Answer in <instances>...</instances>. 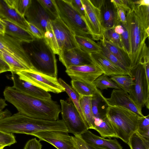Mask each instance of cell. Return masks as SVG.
<instances>
[{
    "instance_id": "1",
    "label": "cell",
    "mask_w": 149,
    "mask_h": 149,
    "mask_svg": "<svg viewBox=\"0 0 149 149\" xmlns=\"http://www.w3.org/2000/svg\"><path fill=\"white\" fill-rule=\"evenodd\" d=\"M130 9L126 15L127 26L130 39L129 56L130 70L149 58V48L146 43L149 37L146 32L149 27V6H139L131 0Z\"/></svg>"
},
{
    "instance_id": "2",
    "label": "cell",
    "mask_w": 149,
    "mask_h": 149,
    "mask_svg": "<svg viewBox=\"0 0 149 149\" xmlns=\"http://www.w3.org/2000/svg\"><path fill=\"white\" fill-rule=\"evenodd\" d=\"M5 100L14 106L18 112L28 117L49 120H57L61 107L51 100L42 99L6 86L3 91Z\"/></svg>"
},
{
    "instance_id": "3",
    "label": "cell",
    "mask_w": 149,
    "mask_h": 149,
    "mask_svg": "<svg viewBox=\"0 0 149 149\" xmlns=\"http://www.w3.org/2000/svg\"><path fill=\"white\" fill-rule=\"evenodd\" d=\"M106 116L118 138L127 144L143 117L125 108L109 104Z\"/></svg>"
},
{
    "instance_id": "4",
    "label": "cell",
    "mask_w": 149,
    "mask_h": 149,
    "mask_svg": "<svg viewBox=\"0 0 149 149\" xmlns=\"http://www.w3.org/2000/svg\"><path fill=\"white\" fill-rule=\"evenodd\" d=\"M28 51H26L36 72L57 78L58 70L55 54L45 39L35 38L28 43Z\"/></svg>"
},
{
    "instance_id": "5",
    "label": "cell",
    "mask_w": 149,
    "mask_h": 149,
    "mask_svg": "<svg viewBox=\"0 0 149 149\" xmlns=\"http://www.w3.org/2000/svg\"><path fill=\"white\" fill-rule=\"evenodd\" d=\"M75 35L59 17L51 20L44 38L54 53L58 56L63 51L78 47Z\"/></svg>"
},
{
    "instance_id": "6",
    "label": "cell",
    "mask_w": 149,
    "mask_h": 149,
    "mask_svg": "<svg viewBox=\"0 0 149 149\" xmlns=\"http://www.w3.org/2000/svg\"><path fill=\"white\" fill-rule=\"evenodd\" d=\"M55 0L59 17L74 34L91 36L84 17L73 8L69 0Z\"/></svg>"
},
{
    "instance_id": "7",
    "label": "cell",
    "mask_w": 149,
    "mask_h": 149,
    "mask_svg": "<svg viewBox=\"0 0 149 149\" xmlns=\"http://www.w3.org/2000/svg\"><path fill=\"white\" fill-rule=\"evenodd\" d=\"M134 84L129 93L130 97L141 113L145 106L149 109V82L146 77L144 63H140L131 70Z\"/></svg>"
},
{
    "instance_id": "8",
    "label": "cell",
    "mask_w": 149,
    "mask_h": 149,
    "mask_svg": "<svg viewBox=\"0 0 149 149\" xmlns=\"http://www.w3.org/2000/svg\"><path fill=\"white\" fill-rule=\"evenodd\" d=\"M69 99L68 101L60 100L62 120L68 133L74 136L79 135L88 130L72 101Z\"/></svg>"
},
{
    "instance_id": "9",
    "label": "cell",
    "mask_w": 149,
    "mask_h": 149,
    "mask_svg": "<svg viewBox=\"0 0 149 149\" xmlns=\"http://www.w3.org/2000/svg\"><path fill=\"white\" fill-rule=\"evenodd\" d=\"M21 79L47 91L59 93L65 91L64 88L57 78L52 77L32 70L16 72Z\"/></svg>"
},
{
    "instance_id": "10",
    "label": "cell",
    "mask_w": 149,
    "mask_h": 149,
    "mask_svg": "<svg viewBox=\"0 0 149 149\" xmlns=\"http://www.w3.org/2000/svg\"><path fill=\"white\" fill-rule=\"evenodd\" d=\"M81 0L84 9V19L91 38L94 40H100L105 30L102 24L100 10L90 0Z\"/></svg>"
},
{
    "instance_id": "11",
    "label": "cell",
    "mask_w": 149,
    "mask_h": 149,
    "mask_svg": "<svg viewBox=\"0 0 149 149\" xmlns=\"http://www.w3.org/2000/svg\"><path fill=\"white\" fill-rule=\"evenodd\" d=\"M22 43L5 34H0V50L22 62L32 70H35Z\"/></svg>"
},
{
    "instance_id": "12",
    "label": "cell",
    "mask_w": 149,
    "mask_h": 149,
    "mask_svg": "<svg viewBox=\"0 0 149 149\" xmlns=\"http://www.w3.org/2000/svg\"><path fill=\"white\" fill-rule=\"evenodd\" d=\"M24 17L27 21L36 26L44 33L53 19L46 12L38 0H32Z\"/></svg>"
},
{
    "instance_id": "13",
    "label": "cell",
    "mask_w": 149,
    "mask_h": 149,
    "mask_svg": "<svg viewBox=\"0 0 149 149\" xmlns=\"http://www.w3.org/2000/svg\"><path fill=\"white\" fill-rule=\"evenodd\" d=\"M67 132L52 130L40 132L32 136L38 138L40 141H46L57 149H73L72 137Z\"/></svg>"
},
{
    "instance_id": "14",
    "label": "cell",
    "mask_w": 149,
    "mask_h": 149,
    "mask_svg": "<svg viewBox=\"0 0 149 149\" xmlns=\"http://www.w3.org/2000/svg\"><path fill=\"white\" fill-rule=\"evenodd\" d=\"M65 72L72 80L92 84L97 77L104 74L102 71L93 64L79 66H72Z\"/></svg>"
},
{
    "instance_id": "15",
    "label": "cell",
    "mask_w": 149,
    "mask_h": 149,
    "mask_svg": "<svg viewBox=\"0 0 149 149\" xmlns=\"http://www.w3.org/2000/svg\"><path fill=\"white\" fill-rule=\"evenodd\" d=\"M60 61L66 69L72 66H79L92 64L89 54L79 47L63 51L58 55Z\"/></svg>"
},
{
    "instance_id": "16",
    "label": "cell",
    "mask_w": 149,
    "mask_h": 149,
    "mask_svg": "<svg viewBox=\"0 0 149 149\" xmlns=\"http://www.w3.org/2000/svg\"><path fill=\"white\" fill-rule=\"evenodd\" d=\"M11 78L13 82L12 87L16 90L38 98L51 100V96L48 92L20 78L15 72H11Z\"/></svg>"
},
{
    "instance_id": "17",
    "label": "cell",
    "mask_w": 149,
    "mask_h": 149,
    "mask_svg": "<svg viewBox=\"0 0 149 149\" xmlns=\"http://www.w3.org/2000/svg\"><path fill=\"white\" fill-rule=\"evenodd\" d=\"M108 104L113 106L122 107L131 111L142 117L144 116L140 112L129 94L121 89H114L110 97L106 98Z\"/></svg>"
},
{
    "instance_id": "18",
    "label": "cell",
    "mask_w": 149,
    "mask_h": 149,
    "mask_svg": "<svg viewBox=\"0 0 149 149\" xmlns=\"http://www.w3.org/2000/svg\"><path fill=\"white\" fill-rule=\"evenodd\" d=\"M78 136L89 146L102 149H123L116 138L106 139L95 134L88 130Z\"/></svg>"
},
{
    "instance_id": "19",
    "label": "cell",
    "mask_w": 149,
    "mask_h": 149,
    "mask_svg": "<svg viewBox=\"0 0 149 149\" xmlns=\"http://www.w3.org/2000/svg\"><path fill=\"white\" fill-rule=\"evenodd\" d=\"M92 64L100 68L108 76L127 75L101 53L89 54Z\"/></svg>"
},
{
    "instance_id": "20",
    "label": "cell",
    "mask_w": 149,
    "mask_h": 149,
    "mask_svg": "<svg viewBox=\"0 0 149 149\" xmlns=\"http://www.w3.org/2000/svg\"><path fill=\"white\" fill-rule=\"evenodd\" d=\"M100 10L102 25L105 30L114 29L116 24V9L111 0H102Z\"/></svg>"
},
{
    "instance_id": "21",
    "label": "cell",
    "mask_w": 149,
    "mask_h": 149,
    "mask_svg": "<svg viewBox=\"0 0 149 149\" xmlns=\"http://www.w3.org/2000/svg\"><path fill=\"white\" fill-rule=\"evenodd\" d=\"M5 28V34L22 43H28L35 38L28 31L8 21L0 18Z\"/></svg>"
},
{
    "instance_id": "22",
    "label": "cell",
    "mask_w": 149,
    "mask_h": 149,
    "mask_svg": "<svg viewBox=\"0 0 149 149\" xmlns=\"http://www.w3.org/2000/svg\"><path fill=\"white\" fill-rule=\"evenodd\" d=\"M0 18L13 23L28 31V22L10 7L5 0H0Z\"/></svg>"
},
{
    "instance_id": "23",
    "label": "cell",
    "mask_w": 149,
    "mask_h": 149,
    "mask_svg": "<svg viewBox=\"0 0 149 149\" xmlns=\"http://www.w3.org/2000/svg\"><path fill=\"white\" fill-rule=\"evenodd\" d=\"M91 104L95 121L104 119L106 117V111L109 104L106 98L97 88L92 96Z\"/></svg>"
},
{
    "instance_id": "24",
    "label": "cell",
    "mask_w": 149,
    "mask_h": 149,
    "mask_svg": "<svg viewBox=\"0 0 149 149\" xmlns=\"http://www.w3.org/2000/svg\"><path fill=\"white\" fill-rule=\"evenodd\" d=\"M92 96H80L79 99L80 105L88 130L91 129L94 130L95 127V119L92 112L91 104Z\"/></svg>"
},
{
    "instance_id": "25",
    "label": "cell",
    "mask_w": 149,
    "mask_h": 149,
    "mask_svg": "<svg viewBox=\"0 0 149 149\" xmlns=\"http://www.w3.org/2000/svg\"><path fill=\"white\" fill-rule=\"evenodd\" d=\"M74 38L78 47L83 51L88 53L100 52L102 48L98 43L92 38L85 36L75 35Z\"/></svg>"
},
{
    "instance_id": "26",
    "label": "cell",
    "mask_w": 149,
    "mask_h": 149,
    "mask_svg": "<svg viewBox=\"0 0 149 149\" xmlns=\"http://www.w3.org/2000/svg\"><path fill=\"white\" fill-rule=\"evenodd\" d=\"M102 40L108 50L115 56L126 68L130 70V62L128 55L123 49L105 40L103 36Z\"/></svg>"
},
{
    "instance_id": "27",
    "label": "cell",
    "mask_w": 149,
    "mask_h": 149,
    "mask_svg": "<svg viewBox=\"0 0 149 149\" xmlns=\"http://www.w3.org/2000/svg\"><path fill=\"white\" fill-rule=\"evenodd\" d=\"M94 124V130L98 132L101 137H107L109 139L111 138H118L107 117L104 119L95 121Z\"/></svg>"
},
{
    "instance_id": "28",
    "label": "cell",
    "mask_w": 149,
    "mask_h": 149,
    "mask_svg": "<svg viewBox=\"0 0 149 149\" xmlns=\"http://www.w3.org/2000/svg\"><path fill=\"white\" fill-rule=\"evenodd\" d=\"M0 55L9 68L11 72H17L24 70H31L22 62L1 50H0Z\"/></svg>"
},
{
    "instance_id": "29",
    "label": "cell",
    "mask_w": 149,
    "mask_h": 149,
    "mask_svg": "<svg viewBox=\"0 0 149 149\" xmlns=\"http://www.w3.org/2000/svg\"><path fill=\"white\" fill-rule=\"evenodd\" d=\"M58 80L60 84L64 88L65 91L69 96L70 99L79 113L86 125L85 118L80 105V96L72 86L66 83L62 79L59 78Z\"/></svg>"
},
{
    "instance_id": "30",
    "label": "cell",
    "mask_w": 149,
    "mask_h": 149,
    "mask_svg": "<svg viewBox=\"0 0 149 149\" xmlns=\"http://www.w3.org/2000/svg\"><path fill=\"white\" fill-rule=\"evenodd\" d=\"M72 87L80 96H92L96 87L92 84L81 81L72 80Z\"/></svg>"
},
{
    "instance_id": "31",
    "label": "cell",
    "mask_w": 149,
    "mask_h": 149,
    "mask_svg": "<svg viewBox=\"0 0 149 149\" xmlns=\"http://www.w3.org/2000/svg\"><path fill=\"white\" fill-rule=\"evenodd\" d=\"M127 144L130 149H149V140L137 131L130 136Z\"/></svg>"
},
{
    "instance_id": "32",
    "label": "cell",
    "mask_w": 149,
    "mask_h": 149,
    "mask_svg": "<svg viewBox=\"0 0 149 149\" xmlns=\"http://www.w3.org/2000/svg\"><path fill=\"white\" fill-rule=\"evenodd\" d=\"M11 8L21 16L24 17L32 2V0H5Z\"/></svg>"
},
{
    "instance_id": "33",
    "label": "cell",
    "mask_w": 149,
    "mask_h": 149,
    "mask_svg": "<svg viewBox=\"0 0 149 149\" xmlns=\"http://www.w3.org/2000/svg\"><path fill=\"white\" fill-rule=\"evenodd\" d=\"M110 79L121 89L129 93L132 86L134 84V78L127 75L113 76Z\"/></svg>"
},
{
    "instance_id": "34",
    "label": "cell",
    "mask_w": 149,
    "mask_h": 149,
    "mask_svg": "<svg viewBox=\"0 0 149 149\" xmlns=\"http://www.w3.org/2000/svg\"><path fill=\"white\" fill-rule=\"evenodd\" d=\"M98 43L102 48V50L100 53L112 63L120 68L127 75L132 77L131 71L125 67L115 56L110 52L104 45L102 39Z\"/></svg>"
},
{
    "instance_id": "35",
    "label": "cell",
    "mask_w": 149,
    "mask_h": 149,
    "mask_svg": "<svg viewBox=\"0 0 149 149\" xmlns=\"http://www.w3.org/2000/svg\"><path fill=\"white\" fill-rule=\"evenodd\" d=\"M92 84L97 88L101 90L107 89L108 88L121 89L107 75L103 74L97 77Z\"/></svg>"
},
{
    "instance_id": "36",
    "label": "cell",
    "mask_w": 149,
    "mask_h": 149,
    "mask_svg": "<svg viewBox=\"0 0 149 149\" xmlns=\"http://www.w3.org/2000/svg\"><path fill=\"white\" fill-rule=\"evenodd\" d=\"M46 12L53 19L59 17L55 0H38Z\"/></svg>"
},
{
    "instance_id": "37",
    "label": "cell",
    "mask_w": 149,
    "mask_h": 149,
    "mask_svg": "<svg viewBox=\"0 0 149 149\" xmlns=\"http://www.w3.org/2000/svg\"><path fill=\"white\" fill-rule=\"evenodd\" d=\"M103 36L106 40L112 42L120 48L124 49L120 36L115 32L114 29L105 30Z\"/></svg>"
},
{
    "instance_id": "38",
    "label": "cell",
    "mask_w": 149,
    "mask_h": 149,
    "mask_svg": "<svg viewBox=\"0 0 149 149\" xmlns=\"http://www.w3.org/2000/svg\"><path fill=\"white\" fill-rule=\"evenodd\" d=\"M137 132L141 135L149 140V115L144 116L140 120Z\"/></svg>"
},
{
    "instance_id": "39",
    "label": "cell",
    "mask_w": 149,
    "mask_h": 149,
    "mask_svg": "<svg viewBox=\"0 0 149 149\" xmlns=\"http://www.w3.org/2000/svg\"><path fill=\"white\" fill-rule=\"evenodd\" d=\"M122 24L123 26L124 31L123 33L120 35L124 49L129 57L131 52V48L130 37L127 27V23L126 24L122 23Z\"/></svg>"
},
{
    "instance_id": "40",
    "label": "cell",
    "mask_w": 149,
    "mask_h": 149,
    "mask_svg": "<svg viewBox=\"0 0 149 149\" xmlns=\"http://www.w3.org/2000/svg\"><path fill=\"white\" fill-rule=\"evenodd\" d=\"M17 142L13 134L0 131V145L5 147L10 146Z\"/></svg>"
},
{
    "instance_id": "41",
    "label": "cell",
    "mask_w": 149,
    "mask_h": 149,
    "mask_svg": "<svg viewBox=\"0 0 149 149\" xmlns=\"http://www.w3.org/2000/svg\"><path fill=\"white\" fill-rule=\"evenodd\" d=\"M71 137L73 149H90L87 144L79 136Z\"/></svg>"
},
{
    "instance_id": "42",
    "label": "cell",
    "mask_w": 149,
    "mask_h": 149,
    "mask_svg": "<svg viewBox=\"0 0 149 149\" xmlns=\"http://www.w3.org/2000/svg\"><path fill=\"white\" fill-rule=\"evenodd\" d=\"M28 31L36 38L42 39L44 38L45 33L33 24L28 22Z\"/></svg>"
},
{
    "instance_id": "43",
    "label": "cell",
    "mask_w": 149,
    "mask_h": 149,
    "mask_svg": "<svg viewBox=\"0 0 149 149\" xmlns=\"http://www.w3.org/2000/svg\"><path fill=\"white\" fill-rule=\"evenodd\" d=\"M115 6V5H114ZM115 6L116 9L117 22L123 24L127 23L126 15L127 12L124 9L119 7Z\"/></svg>"
},
{
    "instance_id": "44",
    "label": "cell",
    "mask_w": 149,
    "mask_h": 149,
    "mask_svg": "<svg viewBox=\"0 0 149 149\" xmlns=\"http://www.w3.org/2000/svg\"><path fill=\"white\" fill-rule=\"evenodd\" d=\"M40 141L36 138L30 139L27 142L24 149H42V146Z\"/></svg>"
},
{
    "instance_id": "45",
    "label": "cell",
    "mask_w": 149,
    "mask_h": 149,
    "mask_svg": "<svg viewBox=\"0 0 149 149\" xmlns=\"http://www.w3.org/2000/svg\"><path fill=\"white\" fill-rule=\"evenodd\" d=\"M73 8L82 16L84 17L85 11L81 0H69Z\"/></svg>"
},
{
    "instance_id": "46",
    "label": "cell",
    "mask_w": 149,
    "mask_h": 149,
    "mask_svg": "<svg viewBox=\"0 0 149 149\" xmlns=\"http://www.w3.org/2000/svg\"><path fill=\"white\" fill-rule=\"evenodd\" d=\"M133 3L139 6H149V0H132Z\"/></svg>"
},
{
    "instance_id": "47",
    "label": "cell",
    "mask_w": 149,
    "mask_h": 149,
    "mask_svg": "<svg viewBox=\"0 0 149 149\" xmlns=\"http://www.w3.org/2000/svg\"><path fill=\"white\" fill-rule=\"evenodd\" d=\"M144 66L147 79L149 82V60L144 61Z\"/></svg>"
},
{
    "instance_id": "48",
    "label": "cell",
    "mask_w": 149,
    "mask_h": 149,
    "mask_svg": "<svg viewBox=\"0 0 149 149\" xmlns=\"http://www.w3.org/2000/svg\"><path fill=\"white\" fill-rule=\"evenodd\" d=\"M11 115L10 111L7 109L5 110H0V119Z\"/></svg>"
},
{
    "instance_id": "49",
    "label": "cell",
    "mask_w": 149,
    "mask_h": 149,
    "mask_svg": "<svg viewBox=\"0 0 149 149\" xmlns=\"http://www.w3.org/2000/svg\"><path fill=\"white\" fill-rule=\"evenodd\" d=\"M7 71H10V68L2 63L0 62V74Z\"/></svg>"
},
{
    "instance_id": "50",
    "label": "cell",
    "mask_w": 149,
    "mask_h": 149,
    "mask_svg": "<svg viewBox=\"0 0 149 149\" xmlns=\"http://www.w3.org/2000/svg\"><path fill=\"white\" fill-rule=\"evenodd\" d=\"M6 101L5 99L0 98V110H3L7 105Z\"/></svg>"
},
{
    "instance_id": "51",
    "label": "cell",
    "mask_w": 149,
    "mask_h": 149,
    "mask_svg": "<svg viewBox=\"0 0 149 149\" xmlns=\"http://www.w3.org/2000/svg\"><path fill=\"white\" fill-rule=\"evenodd\" d=\"M5 34V28L3 24L0 21V34L4 35Z\"/></svg>"
},
{
    "instance_id": "52",
    "label": "cell",
    "mask_w": 149,
    "mask_h": 149,
    "mask_svg": "<svg viewBox=\"0 0 149 149\" xmlns=\"http://www.w3.org/2000/svg\"><path fill=\"white\" fill-rule=\"evenodd\" d=\"M90 149H102L100 148L96 147L94 146H89L88 145Z\"/></svg>"
},
{
    "instance_id": "53",
    "label": "cell",
    "mask_w": 149,
    "mask_h": 149,
    "mask_svg": "<svg viewBox=\"0 0 149 149\" xmlns=\"http://www.w3.org/2000/svg\"><path fill=\"white\" fill-rule=\"evenodd\" d=\"M0 62L2 63L7 66L9 67L8 66V65L6 64V63L4 61H3V59L2 58L1 56L0 55Z\"/></svg>"
},
{
    "instance_id": "54",
    "label": "cell",
    "mask_w": 149,
    "mask_h": 149,
    "mask_svg": "<svg viewBox=\"0 0 149 149\" xmlns=\"http://www.w3.org/2000/svg\"><path fill=\"white\" fill-rule=\"evenodd\" d=\"M4 147L3 146L0 145V149H3Z\"/></svg>"
}]
</instances>
